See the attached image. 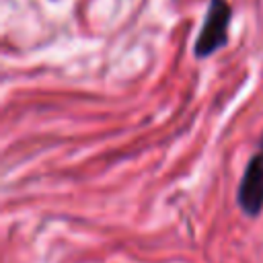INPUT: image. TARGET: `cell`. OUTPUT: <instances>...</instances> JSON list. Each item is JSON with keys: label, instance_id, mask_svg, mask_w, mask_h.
Masks as SVG:
<instances>
[{"label": "cell", "instance_id": "2", "mask_svg": "<svg viewBox=\"0 0 263 263\" xmlns=\"http://www.w3.org/2000/svg\"><path fill=\"white\" fill-rule=\"evenodd\" d=\"M236 205L249 218H257L263 212V150H257L242 168L236 187Z\"/></svg>", "mask_w": 263, "mask_h": 263}, {"label": "cell", "instance_id": "1", "mask_svg": "<svg viewBox=\"0 0 263 263\" xmlns=\"http://www.w3.org/2000/svg\"><path fill=\"white\" fill-rule=\"evenodd\" d=\"M232 8L228 0H208V10L193 43V55L197 60H205L226 47Z\"/></svg>", "mask_w": 263, "mask_h": 263}, {"label": "cell", "instance_id": "3", "mask_svg": "<svg viewBox=\"0 0 263 263\" xmlns=\"http://www.w3.org/2000/svg\"><path fill=\"white\" fill-rule=\"evenodd\" d=\"M259 150H263V136H261V140H259Z\"/></svg>", "mask_w": 263, "mask_h": 263}]
</instances>
